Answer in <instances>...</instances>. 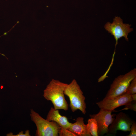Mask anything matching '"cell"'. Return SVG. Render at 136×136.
I'll return each instance as SVG.
<instances>
[{"label": "cell", "instance_id": "6", "mask_svg": "<svg viewBox=\"0 0 136 136\" xmlns=\"http://www.w3.org/2000/svg\"><path fill=\"white\" fill-rule=\"evenodd\" d=\"M134 101L131 95L127 93L114 97L103 99L96 104L101 109L112 111L117 108L125 105Z\"/></svg>", "mask_w": 136, "mask_h": 136}, {"label": "cell", "instance_id": "2", "mask_svg": "<svg viewBox=\"0 0 136 136\" xmlns=\"http://www.w3.org/2000/svg\"><path fill=\"white\" fill-rule=\"evenodd\" d=\"M64 93L69 98L70 106L72 112H74L79 110L83 114H85V98L75 79H73L70 83L67 84L64 90Z\"/></svg>", "mask_w": 136, "mask_h": 136}, {"label": "cell", "instance_id": "7", "mask_svg": "<svg viewBox=\"0 0 136 136\" xmlns=\"http://www.w3.org/2000/svg\"><path fill=\"white\" fill-rule=\"evenodd\" d=\"M133 121L126 114L120 112L116 115L115 118L109 126L107 134H115L118 130L130 131Z\"/></svg>", "mask_w": 136, "mask_h": 136}, {"label": "cell", "instance_id": "10", "mask_svg": "<svg viewBox=\"0 0 136 136\" xmlns=\"http://www.w3.org/2000/svg\"><path fill=\"white\" fill-rule=\"evenodd\" d=\"M68 129L76 136H91L82 117H78L75 122L71 123Z\"/></svg>", "mask_w": 136, "mask_h": 136}, {"label": "cell", "instance_id": "15", "mask_svg": "<svg viewBox=\"0 0 136 136\" xmlns=\"http://www.w3.org/2000/svg\"><path fill=\"white\" fill-rule=\"evenodd\" d=\"M6 136H30L29 131L28 130H27L25 132V133H24L23 131H21L18 133L16 135H14L13 133L11 132L8 133L7 134Z\"/></svg>", "mask_w": 136, "mask_h": 136}, {"label": "cell", "instance_id": "8", "mask_svg": "<svg viewBox=\"0 0 136 136\" xmlns=\"http://www.w3.org/2000/svg\"><path fill=\"white\" fill-rule=\"evenodd\" d=\"M112 112L100 109L97 114L90 115L91 118H94L96 121L99 136H102L107 134L109 127L114 119L112 117Z\"/></svg>", "mask_w": 136, "mask_h": 136}, {"label": "cell", "instance_id": "1", "mask_svg": "<svg viewBox=\"0 0 136 136\" xmlns=\"http://www.w3.org/2000/svg\"><path fill=\"white\" fill-rule=\"evenodd\" d=\"M67 84L59 80L52 79L44 91V97L47 100L51 101L55 109L65 111L68 109V104L64 93Z\"/></svg>", "mask_w": 136, "mask_h": 136}, {"label": "cell", "instance_id": "16", "mask_svg": "<svg viewBox=\"0 0 136 136\" xmlns=\"http://www.w3.org/2000/svg\"><path fill=\"white\" fill-rule=\"evenodd\" d=\"M130 131L129 134L127 136H136V123L134 121L131 125L130 127Z\"/></svg>", "mask_w": 136, "mask_h": 136}, {"label": "cell", "instance_id": "4", "mask_svg": "<svg viewBox=\"0 0 136 136\" xmlns=\"http://www.w3.org/2000/svg\"><path fill=\"white\" fill-rule=\"evenodd\" d=\"M136 77V69L116 78L111 84L104 98H111L126 93L131 81Z\"/></svg>", "mask_w": 136, "mask_h": 136}, {"label": "cell", "instance_id": "9", "mask_svg": "<svg viewBox=\"0 0 136 136\" xmlns=\"http://www.w3.org/2000/svg\"><path fill=\"white\" fill-rule=\"evenodd\" d=\"M49 121H53L57 123L61 128L68 129L71 123L65 116H62L58 110L51 107L47 115L46 119Z\"/></svg>", "mask_w": 136, "mask_h": 136}, {"label": "cell", "instance_id": "13", "mask_svg": "<svg viewBox=\"0 0 136 136\" xmlns=\"http://www.w3.org/2000/svg\"><path fill=\"white\" fill-rule=\"evenodd\" d=\"M59 135L60 136H76L68 129L61 128L59 133Z\"/></svg>", "mask_w": 136, "mask_h": 136}, {"label": "cell", "instance_id": "3", "mask_svg": "<svg viewBox=\"0 0 136 136\" xmlns=\"http://www.w3.org/2000/svg\"><path fill=\"white\" fill-rule=\"evenodd\" d=\"M30 115L37 127L36 136H59L61 127L56 122L44 119L32 109L30 110Z\"/></svg>", "mask_w": 136, "mask_h": 136}, {"label": "cell", "instance_id": "11", "mask_svg": "<svg viewBox=\"0 0 136 136\" xmlns=\"http://www.w3.org/2000/svg\"><path fill=\"white\" fill-rule=\"evenodd\" d=\"M87 125L88 131L91 136H99L97 124L95 119L92 118L89 119Z\"/></svg>", "mask_w": 136, "mask_h": 136}, {"label": "cell", "instance_id": "5", "mask_svg": "<svg viewBox=\"0 0 136 136\" xmlns=\"http://www.w3.org/2000/svg\"><path fill=\"white\" fill-rule=\"evenodd\" d=\"M131 25L124 24L122 20L120 17L115 16L112 23L107 22L104 28L109 33L113 36L116 40L115 47L118 44V40L123 37L127 41H128V35L129 33L133 31L132 28H130Z\"/></svg>", "mask_w": 136, "mask_h": 136}, {"label": "cell", "instance_id": "14", "mask_svg": "<svg viewBox=\"0 0 136 136\" xmlns=\"http://www.w3.org/2000/svg\"><path fill=\"white\" fill-rule=\"evenodd\" d=\"M125 107L122 110L130 109L136 111V101H132L125 105Z\"/></svg>", "mask_w": 136, "mask_h": 136}, {"label": "cell", "instance_id": "12", "mask_svg": "<svg viewBox=\"0 0 136 136\" xmlns=\"http://www.w3.org/2000/svg\"><path fill=\"white\" fill-rule=\"evenodd\" d=\"M126 93L130 95L136 93V77L131 82L127 89Z\"/></svg>", "mask_w": 136, "mask_h": 136}, {"label": "cell", "instance_id": "17", "mask_svg": "<svg viewBox=\"0 0 136 136\" xmlns=\"http://www.w3.org/2000/svg\"><path fill=\"white\" fill-rule=\"evenodd\" d=\"M19 23V21H18L17 22V23Z\"/></svg>", "mask_w": 136, "mask_h": 136}]
</instances>
